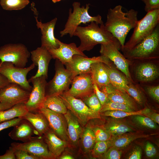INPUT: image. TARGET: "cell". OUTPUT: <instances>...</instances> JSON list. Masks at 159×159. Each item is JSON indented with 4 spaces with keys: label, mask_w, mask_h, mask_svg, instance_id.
<instances>
[{
    "label": "cell",
    "mask_w": 159,
    "mask_h": 159,
    "mask_svg": "<svg viewBox=\"0 0 159 159\" xmlns=\"http://www.w3.org/2000/svg\"><path fill=\"white\" fill-rule=\"evenodd\" d=\"M122 8L118 5L110 8L104 24L105 29L118 41L121 48L124 46L128 32L135 27L138 21L137 11L131 9L125 12Z\"/></svg>",
    "instance_id": "obj_1"
},
{
    "label": "cell",
    "mask_w": 159,
    "mask_h": 159,
    "mask_svg": "<svg viewBox=\"0 0 159 159\" xmlns=\"http://www.w3.org/2000/svg\"><path fill=\"white\" fill-rule=\"evenodd\" d=\"M99 24L92 21L87 26H79L76 29L74 36L80 39L78 48L81 52L90 51L98 44L111 43L120 45L117 39L105 29L104 23Z\"/></svg>",
    "instance_id": "obj_2"
},
{
    "label": "cell",
    "mask_w": 159,
    "mask_h": 159,
    "mask_svg": "<svg viewBox=\"0 0 159 159\" xmlns=\"http://www.w3.org/2000/svg\"><path fill=\"white\" fill-rule=\"evenodd\" d=\"M129 61L158 60L159 57V24L153 32L131 49L122 51Z\"/></svg>",
    "instance_id": "obj_3"
},
{
    "label": "cell",
    "mask_w": 159,
    "mask_h": 159,
    "mask_svg": "<svg viewBox=\"0 0 159 159\" xmlns=\"http://www.w3.org/2000/svg\"><path fill=\"white\" fill-rule=\"evenodd\" d=\"M90 5L87 4L85 7L83 6L81 7L80 3L74 2L73 3V11L72 12L71 9H69L68 19L64 29L60 32L61 37L68 34L70 37H73L76 29L81 23L86 24L94 21L100 25L103 24L100 15L92 16L89 15L88 11Z\"/></svg>",
    "instance_id": "obj_4"
},
{
    "label": "cell",
    "mask_w": 159,
    "mask_h": 159,
    "mask_svg": "<svg viewBox=\"0 0 159 159\" xmlns=\"http://www.w3.org/2000/svg\"><path fill=\"white\" fill-rule=\"evenodd\" d=\"M159 24V9L147 12L138 20L128 41L121 48L122 51L129 49L150 34Z\"/></svg>",
    "instance_id": "obj_5"
},
{
    "label": "cell",
    "mask_w": 159,
    "mask_h": 159,
    "mask_svg": "<svg viewBox=\"0 0 159 159\" xmlns=\"http://www.w3.org/2000/svg\"><path fill=\"white\" fill-rule=\"evenodd\" d=\"M55 70L54 76L46 85V97L59 95L67 91L74 77L71 72L57 59L55 62Z\"/></svg>",
    "instance_id": "obj_6"
},
{
    "label": "cell",
    "mask_w": 159,
    "mask_h": 159,
    "mask_svg": "<svg viewBox=\"0 0 159 159\" xmlns=\"http://www.w3.org/2000/svg\"><path fill=\"white\" fill-rule=\"evenodd\" d=\"M30 55L27 48L21 43L8 44L0 47V62H10L17 67H24Z\"/></svg>",
    "instance_id": "obj_7"
},
{
    "label": "cell",
    "mask_w": 159,
    "mask_h": 159,
    "mask_svg": "<svg viewBox=\"0 0 159 159\" xmlns=\"http://www.w3.org/2000/svg\"><path fill=\"white\" fill-rule=\"evenodd\" d=\"M59 95L67 109L76 117L82 126L86 125L90 120L99 117V114L92 111L81 99L76 98L65 92Z\"/></svg>",
    "instance_id": "obj_8"
},
{
    "label": "cell",
    "mask_w": 159,
    "mask_h": 159,
    "mask_svg": "<svg viewBox=\"0 0 159 159\" xmlns=\"http://www.w3.org/2000/svg\"><path fill=\"white\" fill-rule=\"evenodd\" d=\"M35 67L32 63L27 67H19L11 62H1L0 61V74L6 77L10 83L17 84L31 92L32 86L29 84L26 77L29 72Z\"/></svg>",
    "instance_id": "obj_9"
},
{
    "label": "cell",
    "mask_w": 159,
    "mask_h": 159,
    "mask_svg": "<svg viewBox=\"0 0 159 159\" xmlns=\"http://www.w3.org/2000/svg\"><path fill=\"white\" fill-rule=\"evenodd\" d=\"M47 77L42 76L35 78L32 77L28 81L33 85L29 98L25 105L29 111H39L46 98V89Z\"/></svg>",
    "instance_id": "obj_10"
},
{
    "label": "cell",
    "mask_w": 159,
    "mask_h": 159,
    "mask_svg": "<svg viewBox=\"0 0 159 159\" xmlns=\"http://www.w3.org/2000/svg\"><path fill=\"white\" fill-rule=\"evenodd\" d=\"M120 47V45L111 43L101 44L100 53L101 55L111 61L130 82L133 83L129 69L130 61L120 52L119 50Z\"/></svg>",
    "instance_id": "obj_11"
},
{
    "label": "cell",
    "mask_w": 159,
    "mask_h": 159,
    "mask_svg": "<svg viewBox=\"0 0 159 159\" xmlns=\"http://www.w3.org/2000/svg\"><path fill=\"white\" fill-rule=\"evenodd\" d=\"M99 62L108 64L111 61L106 57L102 55L89 58L87 57L75 54L73 56L72 60L70 62L64 65L66 68L71 72L75 77L81 74L91 73L92 64Z\"/></svg>",
    "instance_id": "obj_12"
},
{
    "label": "cell",
    "mask_w": 159,
    "mask_h": 159,
    "mask_svg": "<svg viewBox=\"0 0 159 159\" xmlns=\"http://www.w3.org/2000/svg\"><path fill=\"white\" fill-rule=\"evenodd\" d=\"M11 146L14 148L25 150L38 159H54L56 158L49 152L42 136L32 137L23 143L14 142Z\"/></svg>",
    "instance_id": "obj_13"
},
{
    "label": "cell",
    "mask_w": 159,
    "mask_h": 159,
    "mask_svg": "<svg viewBox=\"0 0 159 159\" xmlns=\"http://www.w3.org/2000/svg\"><path fill=\"white\" fill-rule=\"evenodd\" d=\"M30 93L19 85L10 83L0 90V102L7 104L11 107L17 104H25Z\"/></svg>",
    "instance_id": "obj_14"
},
{
    "label": "cell",
    "mask_w": 159,
    "mask_h": 159,
    "mask_svg": "<svg viewBox=\"0 0 159 159\" xmlns=\"http://www.w3.org/2000/svg\"><path fill=\"white\" fill-rule=\"evenodd\" d=\"M71 87L65 92L74 97L82 99L94 92L93 84L91 73L81 74L73 79Z\"/></svg>",
    "instance_id": "obj_15"
},
{
    "label": "cell",
    "mask_w": 159,
    "mask_h": 159,
    "mask_svg": "<svg viewBox=\"0 0 159 159\" xmlns=\"http://www.w3.org/2000/svg\"><path fill=\"white\" fill-rule=\"evenodd\" d=\"M39 111L46 118L50 128L61 139L68 142L67 125L64 114L42 107Z\"/></svg>",
    "instance_id": "obj_16"
},
{
    "label": "cell",
    "mask_w": 159,
    "mask_h": 159,
    "mask_svg": "<svg viewBox=\"0 0 159 159\" xmlns=\"http://www.w3.org/2000/svg\"><path fill=\"white\" fill-rule=\"evenodd\" d=\"M156 61H139L134 69L135 79L141 82H153L158 78L159 76V68L155 63Z\"/></svg>",
    "instance_id": "obj_17"
},
{
    "label": "cell",
    "mask_w": 159,
    "mask_h": 159,
    "mask_svg": "<svg viewBox=\"0 0 159 159\" xmlns=\"http://www.w3.org/2000/svg\"><path fill=\"white\" fill-rule=\"evenodd\" d=\"M37 14L35 16L37 22L36 25L41 30L42 36L41 37V46L48 50L58 48L59 45L57 42L54 34V30L57 18H55L49 22L42 23L37 19Z\"/></svg>",
    "instance_id": "obj_18"
},
{
    "label": "cell",
    "mask_w": 159,
    "mask_h": 159,
    "mask_svg": "<svg viewBox=\"0 0 159 159\" xmlns=\"http://www.w3.org/2000/svg\"><path fill=\"white\" fill-rule=\"evenodd\" d=\"M32 63L38 67L36 74L32 77L35 78L42 76L48 77V71L49 62L52 57L49 50L41 46L30 52Z\"/></svg>",
    "instance_id": "obj_19"
},
{
    "label": "cell",
    "mask_w": 159,
    "mask_h": 159,
    "mask_svg": "<svg viewBox=\"0 0 159 159\" xmlns=\"http://www.w3.org/2000/svg\"><path fill=\"white\" fill-rule=\"evenodd\" d=\"M57 41L59 45L56 49L49 50L52 58L57 59L63 64L70 62L74 55H81L87 57L77 47L75 43H64L57 38Z\"/></svg>",
    "instance_id": "obj_20"
},
{
    "label": "cell",
    "mask_w": 159,
    "mask_h": 159,
    "mask_svg": "<svg viewBox=\"0 0 159 159\" xmlns=\"http://www.w3.org/2000/svg\"><path fill=\"white\" fill-rule=\"evenodd\" d=\"M66 120L68 144L72 147H77L79 145L82 129V125L76 117L69 110L64 114Z\"/></svg>",
    "instance_id": "obj_21"
},
{
    "label": "cell",
    "mask_w": 159,
    "mask_h": 159,
    "mask_svg": "<svg viewBox=\"0 0 159 159\" xmlns=\"http://www.w3.org/2000/svg\"><path fill=\"white\" fill-rule=\"evenodd\" d=\"M99 89L107 95V100L125 105L134 110H136L135 102L126 91L116 88L111 85Z\"/></svg>",
    "instance_id": "obj_22"
},
{
    "label": "cell",
    "mask_w": 159,
    "mask_h": 159,
    "mask_svg": "<svg viewBox=\"0 0 159 159\" xmlns=\"http://www.w3.org/2000/svg\"><path fill=\"white\" fill-rule=\"evenodd\" d=\"M14 127L8 134L9 137L13 140L25 142L30 140L34 134L38 135L37 132L31 124L24 119L23 118Z\"/></svg>",
    "instance_id": "obj_23"
},
{
    "label": "cell",
    "mask_w": 159,
    "mask_h": 159,
    "mask_svg": "<svg viewBox=\"0 0 159 159\" xmlns=\"http://www.w3.org/2000/svg\"><path fill=\"white\" fill-rule=\"evenodd\" d=\"M50 153L56 158L60 156L68 146V142L58 137L50 128L42 135Z\"/></svg>",
    "instance_id": "obj_24"
},
{
    "label": "cell",
    "mask_w": 159,
    "mask_h": 159,
    "mask_svg": "<svg viewBox=\"0 0 159 159\" xmlns=\"http://www.w3.org/2000/svg\"><path fill=\"white\" fill-rule=\"evenodd\" d=\"M91 69L93 82L99 89L111 85L105 64L101 62L93 63L91 66Z\"/></svg>",
    "instance_id": "obj_25"
},
{
    "label": "cell",
    "mask_w": 159,
    "mask_h": 159,
    "mask_svg": "<svg viewBox=\"0 0 159 159\" xmlns=\"http://www.w3.org/2000/svg\"><path fill=\"white\" fill-rule=\"evenodd\" d=\"M21 117L26 120L31 124L39 136H42L50 128L46 118L39 111L35 112L28 111Z\"/></svg>",
    "instance_id": "obj_26"
},
{
    "label": "cell",
    "mask_w": 159,
    "mask_h": 159,
    "mask_svg": "<svg viewBox=\"0 0 159 159\" xmlns=\"http://www.w3.org/2000/svg\"><path fill=\"white\" fill-rule=\"evenodd\" d=\"M105 64L110 84L116 88L125 91L126 87L130 82L124 74L115 67L112 62L108 64Z\"/></svg>",
    "instance_id": "obj_27"
},
{
    "label": "cell",
    "mask_w": 159,
    "mask_h": 159,
    "mask_svg": "<svg viewBox=\"0 0 159 159\" xmlns=\"http://www.w3.org/2000/svg\"><path fill=\"white\" fill-rule=\"evenodd\" d=\"M150 135L138 133H125L120 135L113 136L110 139L111 147L118 149L124 148L134 140L139 138L149 137Z\"/></svg>",
    "instance_id": "obj_28"
},
{
    "label": "cell",
    "mask_w": 159,
    "mask_h": 159,
    "mask_svg": "<svg viewBox=\"0 0 159 159\" xmlns=\"http://www.w3.org/2000/svg\"><path fill=\"white\" fill-rule=\"evenodd\" d=\"M96 140L91 127L86 125L83 128L79 141V145L83 154H87L91 152Z\"/></svg>",
    "instance_id": "obj_29"
},
{
    "label": "cell",
    "mask_w": 159,
    "mask_h": 159,
    "mask_svg": "<svg viewBox=\"0 0 159 159\" xmlns=\"http://www.w3.org/2000/svg\"><path fill=\"white\" fill-rule=\"evenodd\" d=\"M28 111L25 103L16 104L8 109L0 111V123L22 117Z\"/></svg>",
    "instance_id": "obj_30"
},
{
    "label": "cell",
    "mask_w": 159,
    "mask_h": 159,
    "mask_svg": "<svg viewBox=\"0 0 159 159\" xmlns=\"http://www.w3.org/2000/svg\"><path fill=\"white\" fill-rule=\"evenodd\" d=\"M42 107L49 109L56 112L64 114L67 109L59 95L46 97Z\"/></svg>",
    "instance_id": "obj_31"
},
{
    "label": "cell",
    "mask_w": 159,
    "mask_h": 159,
    "mask_svg": "<svg viewBox=\"0 0 159 159\" xmlns=\"http://www.w3.org/2000/svg\"><path fill=\"white\" fill-rule=\"evenodd\" d=\"M111 135H118L133 131L130 126L121 121L111 120L103 127Z\"/></svg>",
    "instance_id": "obj_32"
},
{
    "label": "cell",
    "mask_w": 159,
    "mask_h": 159,
    "mask_svg": "<svg viewBox=\"0 0 159 159\" xmlns=\"http://www.w3.org/2000/svg\"><path fill=\"white\" fill-rule=\"evenodd\" d=\"M151 111L150 109L145 108L138 111L135 110L131 112L120 110L111 111H105L101 113L102 115L104 116H110L115 118H120L132 115H144Z\"/></svg>",
    "instance_id": "obj_33"
},
{
    "label": "cell",
    "mask_w": 159,
    "mask_h": 159,
    "mask_svg": "<svg viewBox=\"0 0 159 159\" xmlns=\"http://www.w3.org/2000/svg\"><path fill=\"white\" fill-rule=\"evenodd\" d=\"M29 3V0H0V3L3 9L11 11L21 9Z\"/></svg>",
    "instance_id": "obj_34"
},
{
    "label": "cell",
    "mask_w": 159,
    "mask_h": 159,
    "mask_svg": "<svg viewBox=\"0 0 159 159\" xmlns=\"http://www.w3.org/2000/svg\"><path fill=\"white\" fill-rule=\"evenodd\" d=\"M117 110L126 112L135 111L125 105L107 100L102 106L99 112L102 113L107 111Z\"/></svg>",
    "instance_id": "obj_35"
},
{
    "label": "cell",
    "mask_w": 159,
    "mask_h": 159,
    "mask_svg": "<svg viewBox=\"0 0 159 159\" xmlns=\"http://www.w3.org/2000/svg\"><path fill=\"white\" fill-rule=\"evenodd\" d=\"M125 91L140 105L144 102V98L142 92L139 87L135 85L133 83L130 82L125 89Z\"/></svg>",
    "instance_id": "obj_36"
},
{
    "label": "cell",
    "mask_w": 159,
    "mask_h": 159,
    "mask_svg": "<svg viewBox=\"0 0 159 159\" xmlns=\"http://www.w3.org/2000/svg\"><path fill=\"white\" fill-rule=\"evenodd\" d=\"M81 100L92 111L99 114L102 105L94 92Z\"/></svg>",
    "instance_id": "obj_37"
},
{
    "label": "cell",
    "mask_w": 159,
    "mask_h": 159,
    "mask_svg": "<svg viewBox=\"0 0 159 159\" xmlns=\"http://www.w3.org/2000/svg\"><path fill=\"white\" fill-rule=\"evenodd\" d=\"M111 147L110 140L96 142L92 151L93 157L100 158Z\"/></svg>",
    "instance_id": "obj_38"
},
{
    "label": "cell",
    "mask_w": 159,
    "mask_h": 159,
    "mask_svg": "<svg viewBox=\"0 0 159 159\" xmlns=\"http://www.w3.org/2000/svg\"><path fill=\"white\" fill-rule=\"evenodd\" d=\"M135 116L134 117L135 120L140 125L151 129H155L157 128L155 122L150 118L143 115Z\"/></svg>",
    "instance_id": "obj_39"
},
{
    "label": "cell",
    "mask_w": 159,
    "mask_h": 159,
    "mask_svg": "<svg viewBox=\"0 0 159 159\" xmlns=\"http://www.w3.org/2000/svg\"><path fill=\"white\" fill-rule=\"evenodd\" d=\"M91 128L94 134L96 142L105 141L111 139V135L104 127L95 126Z\"/></svg>",
    "instance_id": "obj_40"
},
{
    "label": "cell",
    "mask_w": 159,
    "mask_h": 159,
    "mask_svg": "<svg viewBox=\"0 0 159 159\" xmlns=\"http://www.w3.org/2000/svg\"><path fill=\"white\" fill-rule=\"evenodd\" d=\"M122 154V152L119 149L111 147L100 158L104 159H119Z\"/></svg>",
    "instance_id": "obj_41"
},
{
    "label": "cell",
    "mask_w": 159,
    "mask_h": 159,
    "mask_svg": "<svg viewBox=\"0 0 159 159\" xmlns=\"http://www.w3.org/2000/svg\"><path fill=\"white\" fill-rule=\"evenodd\" d=\"M14 148V153L16 159H38L37 157L30 154L25 150L21 149Z\"/></svg>",
    "instance_id": "obj_42"
},
{
    "label": "cell",
    "mask_w": 159,
    "mask_h": 159,
    "mask_svg": "<svg viewBox=\"0 0 159 159\" xmlns=\"http://www.w3.org/2000/svg\"><path fill=\"white\" fill-rule=\"evenodd\" d=\"M146 90L149 95L157 102H159V86H148Z\"/></svg>",
    "instance_id": "obj_43"
},
{
    "label": "cell",
    "mask_w": 159,
    "mask_h": 159,
    "mask_svg": "<svg viewBox=\"0 0 159 159\" xmlns=\"http://www.w3.org/2000/svg\"><path fill=\"white\" fill-rule=\"evenodd\" d=\"M22 119L21 117H18L0 123V132L7 128L14 127L18 124Z\"/></svg>",
    "instance_id": "obj_44"
},
{
    "label": "cell",
    "mask_w": 159,
    "mask_h": 159,
    "mask_svg": "<svg viewBox=\"0 0 159 159\" xmlns=\"http://www.w3.org/2000/svg\"><path fill=\"white\" fill-rule=\"evenodd\" d=\"M145 10L147 12L159 9V0H145Z\"/></svg>",
    "instance_id": "obj_45"
},
{
    "label": "cell",
    "mask_w": 159,
    "mask_h": 159,
    "mask_svg": "<svg viewBox=\"0 0 159 159\" xmlns=\"http://www.w3.org/2000/svg\"><path fill=\"white\" fill-rule=\"evenodd\" d=\"M94 91L100 100L102 106L107 100V95L104 92L101 91L97 86L94 83Z\"/></svg>",
    "instance_id": "obj_46"
},
{
    "label": "cell",
    "mask_w": 159,
    "mask_h": 159,
    "mask_svg": "<svg viewBox=\"0 0 159 159\" xmlns=\"http://www.w3.org/2000/svg\"><path fill=\"white\" fill-rule=\"evenodd\" d=\"M145 152L146 156L150 158L154 157L157 153L156 148L149 142H148L146 145Z\"/></svg>",
    "instance_id": "obj_47"
},
{
    "label": "cell",
    "mask_w": 159,
    "mask_h": 159,
    "mask_svg": "<svg viewBox=\"0 0 159 159\" xmlns=\"http://www.w3.org/2000/svg\"><path fill=\"white\" fill-rule=\"evenodd\" d=\"M14 153V148L11 146L7 150L5 153L0 155V159H16Z\"/></svg>",
    "instance_id": "obj_48"
},
{
    "label": "cell",
    "mask_w": 159,
    "mask_h": 159,
    "mask_svg": "<svg viewBox=\"0 0 159 159\" xmlns=\"http://www.w3.org/2000/svg\"><path fill=\"white\" fill-rule=\"evenodd\" d=\"M142 151L141 148L137 147L134 149L128 156V159H140L141 158Z\"/></svg>",
    "instance_id": "obj_49"
},
{
    "label": "cell",
    "mask_w": 159,
    "mask_h": 159,
    "mask_svg": "<svg viewBox=\"0 0 159 159\" xmlns=\"http://www.w3.org/2000/svg\"><path fill=\"white\" fill-rule=\"evenodd\" d=\"M146 116L153 120L155 122L159 124V114L156 112H152V111L145 114Z\"/></svg>",
    "instance_id": "obj_50"
},
{
    "label": "cell",
    "mask_w": 159,
    "mask_h": 159,
    "mask_svg": "<svg viewBox=\"0 0 159 159\" xmlns=\"http://www.w3.org/2000/svg\"><path fill=\"white\" fill-rule=\"evenodd\" d=\"M10 83L7 79L0 74V90Z\"/></svg>",
    "instance_id": "obj_51"
},
{
    "label": "cell",
    "mask_w": 159,
    "mask_h": 159,
    "mask_svg": "<svg viewBox=\"0 0 159 159\" xmlns=\"http://www.w3.org/2000/svg\"><path fill=\"white\" fill-rule=\"evenodd\" d=\"M59 158L60 159H74V158L72 155L69 154H66L60 156Z\"/></svg>",
    "instance_id": "obj_52"
},
{
    "label": "cell",
    "mask_w": 159,
    "mask_h": 159,
    "mask_svg": "<svg viewBox=\"0 0 159 159\" xmlns=\"http://www.w3.org/2000/svg\"><path fill=\"white\" fill-rule=\"evenodd\" d=\"M9 108V106L6 104L0 102V111L8 109Z\"/></svg>",
    "instance_id": "obj_53"
},
{
    "label": "cell",
    "mask_w": 159,
    "mask_h": 159,
    "mask_svg": "<svg viewBox=\"0 0 159 159\" xmlns=\"http://www.w3.org/2000/svg\"><path fill=\"white\" fill-rule=\"evenodd\" d=\"M62 0H52V2L54 3H55L59 2Z\"/></svg>",
    "instance_id": "obj_54"
},
{
    "label": "cell",
    "mask_w": 159,
    "mask_h": 159,
    "mask_svg": "<svg viewBox=\"0 0 159 159\" xmlns=\"http://www.w3.org/2000/svg\"><path fill=\"white\" fill-rule=\"evenodd\" d=\"M143 1L144 2L145 0H141Z\"/></svg>",
    "instance_id": "obj_55"
}]
</instances>
